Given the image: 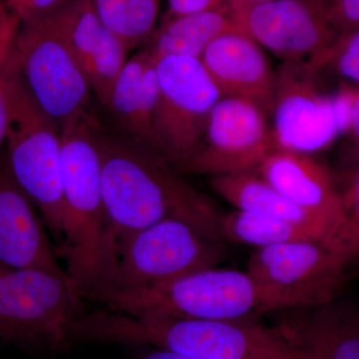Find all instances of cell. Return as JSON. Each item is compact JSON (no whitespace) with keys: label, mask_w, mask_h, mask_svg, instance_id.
Returning a JSON list of instances; mask_svg holds the SVG:
<instances>
[{"label":"cell","mask_w":359,"mask_h":359,"mask_svg":"<svg viewBox=\"0 0 359 359\" xmlns=\"http://www.w3.org/2000/svg\"><path fill=\"white\" fill-rule=\"evenodd\" d=\"M269 1V0H230V7L231 9L238 8V7L252 6V4H261V2Z\"/></svg>","instance_id":"d6a6232c"},{"label":"cell","mask_w":359,"mask_h":359,"mask_svg":"<svg viewBox=\"0 0 359 359\" xmlns=\"http://www.w3.org/2000/svg\"><path fill=\"white\" fill-rule=\"evenodd\" d=\"M340 85L347 98V120L340 149V163L346 172L359 168V87Z\"/></svg>","instance_id":"484cf974"},{"label":"cell","mask_w":359,"mask_h":359,"mask_svg":"<svg viewBox=\"0 0 359 359\" xmlns=\"http://www.w3.org/2000/svg\"><path fill=\"white\" fill-rule=\"evenodd\" d=\"M20 22L0 0V76L18 67V43Z\"/></svg>","instance_id":"4316f807"},{"label":"cell","mask_w":359,"mask_h":359,"mask_svg":"<svg viewBox=\"0 0 359 359\" xmlns=\"http://www.w3.org/2000/svg\"><path fill=\"white\" fill-rule=\"evenodd\" d=\"M159 96L154 132L160 155L182 171L199 148L212 108L222 98L201 59L156 61Z\"/></svg>","instance_id":"30bf717a"},{"label":"cell","mask_w":359,"mask_h":359,"mask_svg":"<svg viewBox=\"0 0 359 359\" xmlns=\"http://www.w3.org/2000/svg\"><path fill=\"white\" fill-rule=\"evenodd\" d=\"M257 173L290 202L334 224L337 237L342 223L339 186L330 170L313 156L275 150Z\"/></svg>","instance_id":"e0dca14e"},{"label":"cell","mask_w":359,"mask_h":359,"mask_svg":"<svg viewBox=\"0 0 359 359\" xmlns=\"http://www.w3.org/2000/svg\"><path fill=\"white\" fill-rule=\"evenodd\" d=\"M7 126H8V103L4 80L0 77V148L6 143Z\"/></svg>","instance_id":"4dcf8cb0"},{"label":"cell","mask_w":359,"mask_h":359,"mask_svg":"<svg viewBox=\"0 0 359 359\" xmlns=\"http://www.w3.org/2000/svg\"><path fill=\"white\" fill-rule=\"evenodd\" d=\"M50 20L105 105L113 84L128 61L130 49L97 13L92 0H70Z\"/></svg>","instance_id":"9a60e30c"},{"label":"cell","mask_w":359,"mask_h":359,"mask_svg":"<svg viewBox=\"0 0 359 359\" xmlns=\"http://www.w3.org/2000/svg\"><path fill=\"white\" fill-rule=\"evenodd\" d=\"M72 342L150 346L194 359H313L282 328L243 320H141L94 309L78 318Z\"/></svg>","instance_id":"3957f363"},{"label":"cell","mask_w":359,"mask_h":359,"mask_svg":"<svg viewBox=\"0 0 359 359\" xmlns=\"http://www.w3.org/2000/svg\"><path fill=\"white\" fill-rule=\"evenodd\" d=\"M311 65L318 71L332 69L341 83L359 87V30L340 35L332 48Z\"/></svg>","instance_id":"d4e9b609"},{"label":"cell","mask_w":359,"mask_h":359,"mask_svg":"<svg viewBox=\"0 0 359 359\" xmlns=\"http://www.w3.org/2000/svg\"><path fill=\"white\" fill-rule=\"evenodd\" d=\"M89 114L61 127L62 240L56 252L84 299L96 301L109 287L117 249L101 185L100 161Z\"/></svg>","instance_id":"7a4b0ae2"},{"label":"cell","mask_w":359,"mask_h":359,"mask_svg":"<svg viewBox=\"0 0 359 359\" xmlns=\"http://www.w3.org/2000/svg\"><path fill=\"white\" fill-rule=\"evenodd\" d=\"M222 235L224 241L254 245L256 249L302 240L325 241L306 226L240 210L223 215Z\"/></svg>","instance_id":"7402d4cb"},{"label":"cell","mask_w":359,"mask_h":359,"mask_svg":"<svg viewBox=\"0 0 359 359\" xmlns=\"http://www.w3.org/2000/svg\"><path fill=\"white\" fill-rule=\"evenodd\" d=\"M238 29L231 7L162 20L145 48L155 61L168 56L200 59L217 37Z\"/></svg>","instance_id":"44dd1931"},{"label":"cell","mask_w":359,"mask_h":359,"mask_svg":"<svg viewBox=\"0 0 359 359\" xmlns=\"http://www.w3.org/2000/svg\"><path fill=\"white\" fill-rule=\"evenodd\" d=\"M93 132L104 205L117 250L134 233L167 219H181L224 242V214L176 168L124 135L103 129L98 120Z\"/></svg>","instance_id":"6da1fadb"},{"label":"cell","mask_w":359,"mask_h":359,"mask_svg":"<svg viewBox=\"0 0 359 359\" xmlns=\"http://www.w3.org/2000/svg\"><path fill=\"white\" fill-rule=\"evenodd\" d=\"M162 0H92L97 13L130 50L156 30Z\"/></svg>","instance_id":"603a6c76"},{"label":"cell","mask_w":359,"mask_h":359,"mask_svg":"<svg viewBox=\"0 0 359 359\" xmlns=\"http://www.w3.org/2000/svg\"><path fill=\"white\" fill-rule=\"evenodd\" d=\"M16 53L26 87L60 128L91 113V86L50 18L20 26Z\"/></svg>","instance_id":"8fae6325"},{"label":"cell","mask_w":359,"mask_h":359,"mask_svg":"<svg viewBox=\"0 0 359 359\" xmlns=\"http://www.w3.org/2000/svg\"><path fill=\"white\" fill-rule=\"evenodd\" d=\"M228 7L230 0H168V11L163 20Z\"/></svg>","instance_id":"f546056e"},{"label":"cell","mask_w":359,"mask_h":359,"mask_svg":"<svg viewBox=\"0 0 359 359\" xmlns=\"http://www.w3.org/2000/svg\"><path fill=\"white\" fill-rule=\"evenodd\" d=\"M158 96L159 81L156 61L144 49L128 59L113 84L104 107L109 111L124 136L160 155L154 132Z\"/></svg>","instance_id":"ac0fdd59"},{"label":"cell","mask_w":359,"mask_h":359,"mask_svg":"<svg viewBox=\"0 0 359 359\" xmlns=\"http://www.w3.org/2000/svg\"><path fill=\"white\" fill-rule=\"evenodd\" d=\"M117 256L114 275L104 294L160 287L216 268L223 261L224 247V242L207 237L192 224L167 219L134 233L118 248Z\"/></svg>","instance_id":"ba28073f"},{"label":"cell","mask_w":359,"mask_h":359,"mask_svg":"<svg viewBox=\"0 0 359 359\" xmlns=\"http://www.w3.org/2000/svg\"><path fill=\"white\" fill-rule=\"evenodd\" d=\"M84 299L69 280L42 269L0 271V337L45 354L62 353L83 316Z\"/></svg>","instance_id":"8992f818"},{"label":"cell","mask_w":359,"mask_h":359,"mask_svg":"<svg viewBox=\"0 0 359 359\" xmlns=\"http://www.w3.org/2000/svg\"><path fill=\"white\" fill-rule=\"evenodd\" d=\"M339 36L359 30V0H316Z\"/></svg>","instance_id":"83f0119b"},{"label":"cell","mask_w":359,"mask_h":359,"mask_svg":"<svg viewBox=\"0 0 359 359\" xmlns=\"http://www.w3.org/2000/svg\"><path fill=\"white\" fill-rule=\"evenodd\" d=\"M276 150L313 156L334 143L346 128L347 98L340 85L330 95L320 71L308 62H283L276 72L269 115Z\"/></svg>","instance_id":"9c48e42d"},{"label":"cell","mask_w":359,"mask_h":359,"mask_svg":"<svg viewBox=\"0 0 359 359\" xmlns=\"http://www.w3.org/2000/svg\"><path fill=\"white\" fill-rule=\"evenodd\" d=\"M210 185L215 192L240 211L306 226L334 245L337 237L334 224L290 202L257 173L211 177Z\"/></svg>","instance_id":"ffe728a7"},{"label":"cell","mask_w":359,"mask_h":359,"mask_svg":"<svg viewBox=\"0 0 359 359\" xmlns=\"http://www.w3.org/2000/svg\"><path fill=\"white\" fill-rule=\"evenodd\" d=\"M4 271V269H2L1 268H0V271Z\"/></svg>","instance_id":"e575fe53"},{"label":"cell","mask_w":359,"mask_h":359,"mask_svg":"<svg viewBox=\"0 0 359 359\" xmlns=\"http://www.w3.org/2000/svg\"><path fill=\"white\" fill-rule=\"evenodd\" d=\"M269 119L268 113L252 101L222 97L210 114L199 148L181 173H257L276 150Z\"/></svg>","instance_id":"7c38bea8"},{"label":"cell","mask_w":359,"mask_h":359,"mask_svg":"<svg viewBox=\"0 0 359 359\" xmlns=\"http://www.w3.org/2000/svg\"><path fill=\"white\" fill-rule=\"evenodd\" d=\"M346 180L339 186L342 223L335 245L351 261L359 255V168L344 172Z\"/></svg>","instance_id":"cb8c5ba5"},{"label":"cell","mask_w":359,"mask_h":359,"mask_svg":"<svg viewBox=\"0 0 359 359\" xmlns=\"http://www.w3.org/2000/svg\"><path fill=\"white\" fill-rule=\"evenodd\" d=\"M201 61L222 97L252 101L269 115L276 72L255 40L240 29L217 37L201 56Z\"/></svg>","instance_id":"2e32d148"},{"label":"cell","mask_w":359,"mask_h":359,"mask_svg":"<svg viewBox=\"0 0 359 359\" xmlns=\"http://www.w3.org/2000/svg\"><path fill=\"white\" fill-rule=\"evenodd\" d=\"M137 359H194L183 354L174 353V351H167V349L157 348L153 347L152 351L142 354Z\"/></svg>","instance_id":"1f68e13d"},{"label":"cell","mask_w":359,"mask_h":359,"mask_svg":"<svg viewBox=\"0 0 359 359\" xmlns=\"http://www.w3.org/2000/svg\"><path fill=\"white\" fill-rule=\"evenodd\" d=\"M8 11L21 25L50 18L70 0H4Z\"/></svg>","instance_id":"f1b7e54d"},{"label":"cell","mask_w":359,"mask_h":359,"mask_svg":"<svg viewBox=\"0 0 359 359\" xmlns=\"http://www.w3.org/2000/svg\"><path fill=\"white\" fill-rule=\"evenodd\" d=\"M0 268L42 269L69 280L41 215L14 178L6 153L0 156Z\"/></svg>","instance_id":"5bb4252c"},{"label":"cell","mask_w":359,"mask_h":359,"mask_svg":"<svg viewBox=\"0 0 359 359\" xmlns=\"http://www.w3.org/2000/svg\"><path fill=\"white\" fill-rule=\"evenodd\" d=\"M109 311L141 320H243L271 313L250 273L202 269L150 289L106 292L98 297Z\"/></svg>","instance_id":"277c9868"},{"label":"cell","mask_w":359,"mask_h":359,"mask_svg":"<svg viewBox=\"0 0 359 359\" xmlns=\"http://www.w3.org/2000/svg\"><path fill=\"white\" fill-rule=\"evenodd\" d=\"M351 264L330 243L302 240L256 249L247 271L271 311L306 309L339 299Z\"/></svg>","instance_id":"52a82bcc"},{"label":"cell","mask_w":359,"mask_h":359,"mask_svg":"<svg viewBox=\"0 0 359 359\" xmlns=\"http://www.w3.org/2000/svg\"><path fill=\"white\" fill-rule=\"evenodd\" d=\"M353 266V271H355L356 276H359V255L358 257H356L355 259H354V262L353 264H351V266Z\"/></svg>","instance_id":"836d02e7"},{"label":"cell","mask_w":359,"mask_h":359,"mask_svg":"<svg viewBox=\"0 0 359 359\" xmlns=\"http://www.w3.org/2000/svg\"><path fill=\"white\" fill-rule=\"evenodd\" d=\"M280 325L313 359H359V304L339 299L304 309Z\"/></svg>","instance_id":"d6986e66"},{"label":"cell","mask_w":359,"mask_h":359,"mask_svg":"<svg viewBox=\"0 0 359 359\" xmlns=\"http://www.w3.org/2000/svg\"><path fill=\"white\" fill-rule=\"evenodd\" d=\"M1 77L8 103L6 143L9 166L58 247L62 240L63 215L60 127L34 100L20 68Z\"/></svg>","instance_id":"5b68a950"},{"label":"cell","mask_w":359,"mask_h":359,"mask_svg":"<svg viewBox=\"0 0 359 359\" xmlns=\"http://www.w3.org/2000/svg\"><path fill=\"white\" fill-rule=\"evenodd\" d=\"M231 13L238 29L283 62L313 65L339 37L316 0H269Z\"/></svg>","instance_id":"4fadbf2b"}]
</instances>
